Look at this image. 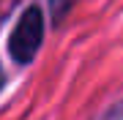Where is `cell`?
<instances>
[{"label":"cell","mask_w":123,"mask_h":120,"mask_svg":"<svg viewBox=\"0 0 123 120\" xmlns=\"http://www.w3.org/2000/svg\"><path fill=\"white\" fill-rule=\"evenodd\" d=\"M41 38H44V17L41 11L36 8H27L22 17H19L17 27L11 33V41H8V49H11V57L17 63H27L33 60L36 49L41 46Z\"/></svg>","instance_id":"obj_1"},{"label":"cell","mask_w":123,"mask_h":120,"mask_svg":"<svg viewBox=\"0 0 123 120\" xmlns=\"http://www.w3.org/2000/svg\"><path fill=\"white\" fill-rule=\"evenodd\" d=\"M3 82H6V76H3V71H0V87H3Z\"/></svg>","instance_id":"obj_2"}]
</instances>
